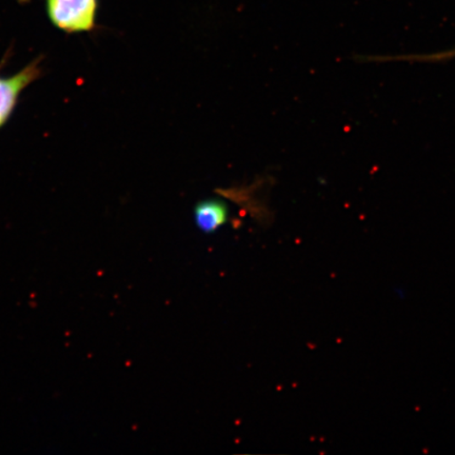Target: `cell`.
Masks as SVG:
<instances>
[{"instance_id": "1", "label": "cell", "mask_w": 455, "mask_h": 455, "mask_svg": "<svg viewBox=\"0 0 455 455\" xmlns=\"http://www.w3.org/2000/svg\"><path fill=\"white\" fill-rule=\"evenodd\" d=\"M51 24L68 34L92 31L98 15L99 0H47Z\"/></svg>"}, {"instance_id": "2", "label": "cell", "mask_w": 455, "mask_h": 455, "mask_svg": "<svg viewBox=\"0 0 455 455\" xmlns=\"http://www.w3.org/2000/svg\"><path fill=\"white\" fill-rule=\"evenodd\" d=\"M42 76V60H34L13 76L0 74V129L8 123L22 92Z\"/></svg>"}, {"instance_id": "3", "label": "cell", "mask_w": 455, "mask_h": 455, "mask_svg": "<svg viewBox=\"0 0 455 455\" xmlns=\"http://www.w3.org/2000/svg\"><path fill=\"white\" fill-rule=\"evenodd\" d=\"M196 224L204 233H213L223 227L228 219L227 204L218 199H208L197 204L195 210Z\"/></svg>"}]
</instances>
